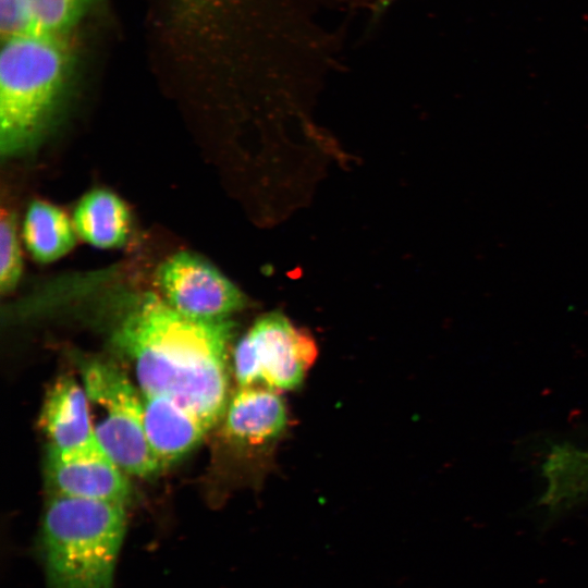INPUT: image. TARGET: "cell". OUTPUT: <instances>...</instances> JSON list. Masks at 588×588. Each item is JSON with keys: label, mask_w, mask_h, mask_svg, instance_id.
<instances>
[{"label": "cell", "mask_w": 588, "mask_h": 588, "mask_svg": "<svg viewBox=\"0 0 588 588\" xmlns=\"http://www.w3.org/2000/svg\"><path fill=\"white\" fill-rule=\"evenodd\" d=\"M125 505L50 494L37 552L47 588H114Z\"/></svg>", "instance_id": "obj_3"}, {"label": "cell", "mask_w": 588, "mask_h": 588, "mask_svg": "<svg viewBox=\"0 0 588 588\" xmlns=\"http://www.w3.org/2000/svg\"><path fill=\"white\" fill-rule=\"evenodd\" d=\"M27 30L63 34L90 0H19Z\"/></svg>", "instance_id": "obj_13"}, {"label": "cell", "mask_w": 588, "mask_h": 588, "mask_svg": "<svg viewBox=\"0 0 588 588\" xmlns=\"http://www.w3.org/2000/svg\"><path fill=\"white\" fill-rule=\"evenodd\" d=\"M314 338L279 311L258 318L237 342L233 368L238 387L298 388L315 363Z\"/></svg>", "instance_id": "obj_5"}, {"label": "cell", "mask_w": 588, "mask_h": 588, "mask_svg": "<svg viewBox=\"0 0 588 588\" xmlns=\"http://www.w3.org/2000/svg\"><path fill=\"white\" fill-rule=\"evenodd\" d=\"M73 225L86 243L98 248H117L127 241L131 215L118 195L97 188L79 199L73 213Z\"/></svg>", "instance_id": "obj_11"}, {"label": "cell", "mask_w": 588, "mask_h": 588, "mask_svg": "<svg viewBox=\"0 0 588 588\" xmlns=\"http://www.w3.org/2000/svg\"><path fill=\"white\" fill-rule=\"evenodd\" d=\"M234 323L188 318L148 293L115 326L111 342L144 394L171 399L210 428L228 405Z\"/></svg>", "instance_id": "obj_1"}, {"label": "cell", "mask_w": 588, "mask_h": 588, "mask_svg": "<svg viewBox=\"0 0 588 588\" xmlns=\"http://www.w3.org/2000/svg\"><path fill=\"white\" fill-rule=\"evenodd\" d=\"M222 433L238 449L271 462L277 443L287 428L285 403L265 387H238L226 405Z\"/></svg>", "instance_id": "obj_8"}, {"label": "cell", "mask_w": 588, "mask_h": 588, "mask_svg": "<svg viewBox=\"0 0 588 588\" xmlns=\"http://www.w3.org/2000/svg\"><path fill=\"white\" fill-rule=\"evenodd\" d=\"M164 301L180 314L196 320L217 321L246 306L243 292L204 258L180 252L157 270Z\"/></svg>", "instance_id": "obj_6"}, {"label": "cell", "mask_w": 588, "mask_h": 588, "mask_svg": "<svg viewBox=\"0 0 588 588\" xmlns=\"http://www.w3.org/2000/svg\"><path fill=\"white\" fill-rule=\"evenodd\" d=\"M126 475L96 438L70 450L48 449L45 477L50 494L125 505L131 494Z\"/></svg>", "instance_id": "obj_7"}, {"label": "cell", "mask_w": 588, "mask_h": 588, "mask_svg": "<svg viewBox=\"0 0 588 588\" xmlns=\"http://www.w3.org/2000/svg\"><path fill=\"white\" fill-rule=\"evenodd\" d=\"M75 229L57 206L41 200L29 204L22 228L24 244L38 262H52L75 245Z\"/></svg>", "instance_id": "obj_12"}, {"label": "cell", "mask_w": 588, "mask_h": 588, "mask_svg": "<svg viewBox=\"0 0 588 588\" xmlns=\"http://www.w3.org/2000/svg\"><path fill=\"white\" fill-rule=\"evenodd\" d=\"M49 448L70 450L93 440L88 401L82 382L59 377L46 394L39 417Z\"/></svg>", "instance_id": "obj_10"}, {"label": "cell", "mask_w": 588, "mask_h": 588, "mask_svg": "<svg viewBox=\"0 0 588 588\" xmlns=\"http://www.w3.org/2000/svg\"><path fill=\"white\" fill-rule=\"evenodd\" d=\"M396 1L397 0H373L371 10L368 14L367 27L369 30H372L378 25V23L382 20L388 10Z\"/></svg>", "instance_id": "obj_15"}, {"label": "cell", "mask_w": 588, "mask_h": 588, "mask_svg": "<svg viewBox=\"0 0 588 588\" xmlns=\"http://www.w3.org/2000/svg\"><path fill=\"white\" fill-rule=\"evenodd\" d=\"M22 252L13 213L2 210L0 219V290L13 291L22 275Z\"/></svg>", "instance_id": "obj_14"}, {"label": "cell", "mask_w": 588, "mask_h": 588, "mask_svg": "<svg viewBox=\"0 0 588 588\" xmlns=\"http://www.w3.org/2000/svg\"><path fill=\"white\" fill-rule=\"evenodd\" d=\"M142 399L146 438L160 468L187 454L210 429L169 397L142 393Z\"/></svg>", "instance_id": "obj_9"}, {"label": "cell", "mask_w": 588, "mask_h": 588, "mask_svg": "<svg viewBox=\"0 0 588 588\" xmlns=\"http://www.w3.org/2000/svg\"><path fill=\"white\" fill-rule=\"evenodd\" d=\"M94 437L127 475L147 477L158 470L144 428L139 389L122 367L103 359L79 365Z\"/></svg>", "instance_id": "obj_4"}, {"label": "cell", "mask_w": 588, "mask_h": 588, "mask_svg": "<svg viewBox=\"0 0 588 588\" xmlns=\"http://www.w3.org/2000/svg\"><path fill=\"white\" fill-rule=\"evenodd\" d=\"M63 34L22 32L3 37L0 56V151L34 149L64 94L71 53Z\"/></svg>", "instance_id": "obj_2"}]
</instances>
